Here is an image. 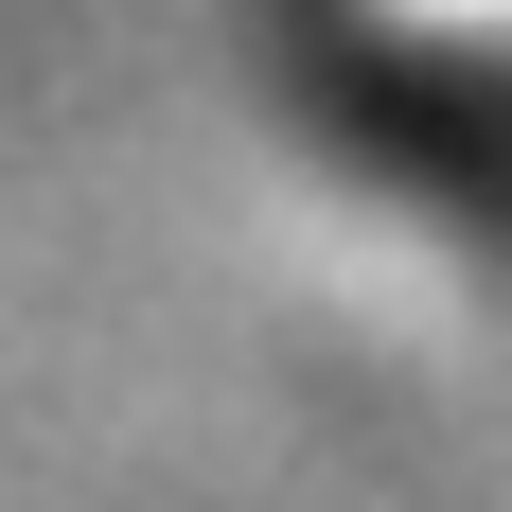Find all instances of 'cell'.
<instances>
[]
</instances>
